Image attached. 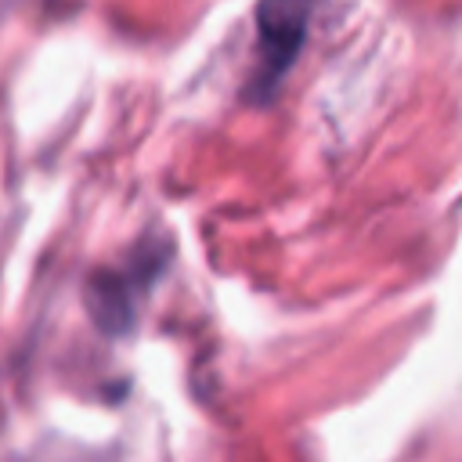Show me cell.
I'll return each instance as SVG.
<instances>
[{
	"label": "cell",
	"mask_w": 462,
	"mask_h": 462,
	"mask_svg": "<svg viewBox=\"0 0 462 462\" xmlns=\"http://www.w3.org/2000/svg\"><path fill=\"white\" fill-rule=\"evenodd\" d=\"M87 310L94 325L108 336H123L134 325V300H130V282L123 274L101 271L87 282Z\"/></svg>",
	"instance_id": "obj_2"
},
{
	"label": "cell",
	"mask_w": 462,
	"mask_h": 462,
	"mask_svg": "<svg viewBox=\"0 0 462 462\" xmlns=\"http://www.w3.org/2000/svg\"><path fill=\"white\" fill-rule=\"evenodd\" d=\"M310 0H260L256 7V72L249 79L253 90L271 94L282 76L292 69L303 40H307Z\"/></svg>",
	"instance_id": "obj_1"
}]
</instances>
